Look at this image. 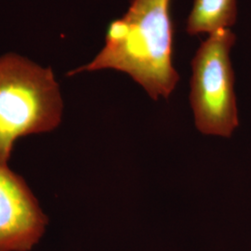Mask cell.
I'll return each instance as SVG.
<instances>
[{"label": "cell", "instance_id": "cell-1", "mask_svg": "<svg viewBox=\"0 0 251 251\" xmlns=\"http://www.w3.org/2000/svg\"><path fill=\"white\" fill-rule=\"evenodd\" d=\"M171 0H132L108 26L105 44L90 63L68 73L116 70L128 75L154 100L168 99L179 80L173 65Z\"/></svg>", "mask_w": 251, "mask_h": 251}, {"label": "cell", "instance_id": "cell-5", "mask_svg": "<svg viewBox=\"0 0 251 251\" xmlns=\"http://www.w3.org/2000/svg\"><path fill=\"white\" fill-rule=\"evenodd\" d=\"M237 0H194L186 21L190 36L231 29L237 21Z\"/></svg>", "mask_w": 251, "mask_h": 251}, {"label": "cell", "instance_id": "cell-2", "mask_svg": "<svg viewBox=\"0 0 251 251\" xmlns=\"http://www.w3.org/2000/svg\"><path fill=\"white\" fill-rule=\"evenodd\" d=\"M63 106L51 67L13 51L0 55V165L9 166L19 139L56 129Z\"/></svg>", "mask_w": 251, "mask_h": 251}, {"label": "cell", "instance_id": "cell-3", "mask_svg": "<svg viewBox=\"0 0 251 251\" xmlns=\"http://www.w3.org/2000/svg\"><path fill=\"white\" fill-rule=\"evenodd\" d=\"M235 41L231 29L218 30L200 44L192 60L190 102L203 134L228 138L239 125L230 56Z\"/></svg>", "mask_w": 251, "mask_h": 251}, {"label": "cell", "instance_id": "cell-4", "mask_svg": "<svg viewBox=\"0 0 251 251\" xmlns=\"http://www.w3.org/2000/svg\"><path fill=\"white\" fill-rule=\"evenodd\" d=\"M49 218L25 179L0 165V251H30L41 240Z\"/></svg>", "mask_w": 251, "mask_h": 251}]
</instances>
